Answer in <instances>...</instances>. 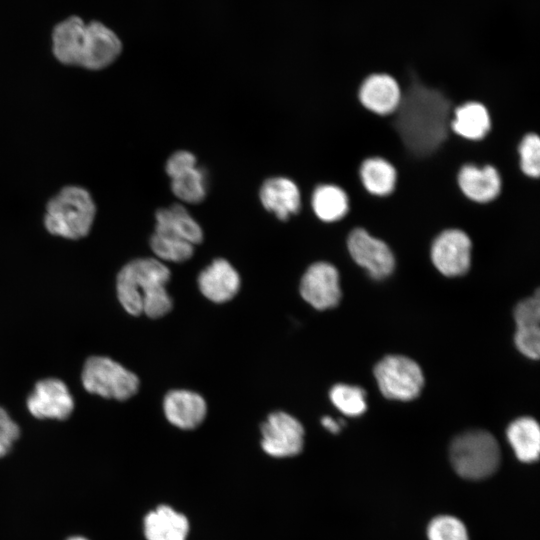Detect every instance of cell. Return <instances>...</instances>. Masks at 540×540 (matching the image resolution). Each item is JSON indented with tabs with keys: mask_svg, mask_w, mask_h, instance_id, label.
I'll return each mask as SVG.
<instances>
[{
	"mask_svg": "<svg viewBox=\"0 0 540 540\" xmlns=\"http://www.w3.org/2000/svg\"><path fill=\"white\" fill-rule=\"evenodd\" d=\"M155 220V232L186 240L193 245L203 240L201 226L181 204L158 209Z\"/></svg>",
	"mask_w": 540,
	"mask_h": 540,
	"instance_id": "ffe728a7",
	"label": "cell"
},
{
	"mask_svg": "<svg viewBox=\"0 0 540 540\" xmlns=\"http://www.w3.org/2000/svg\"><path fill=\"white\" fill-rule=\"evenodd\" d=\"M262 448L273 457L299 454L304 445V428L292 415L276 411L261 426Z\"/></svg>",
	"mask_w": 540,
	"mask_h": 540,
	"instance_id": "30bf717a",
	"label": "cell"
},
{
	"mask_svg": "<svg viewBox=\"0 0 540 540\" xmlns=\"http://www.w3.org/2000/svg\"><path fill=\"white\" fill-rule=\"evenodd\" d=\"M457 185L462 195L476 204L496 200L502 191V177L492 164H463L457 173Z\"/></svg>",
	"mask_w": 540,
	"mask_h": 540,
	"instance_id": "5bb4252c",
	"label": "cell"
},
{
	"mask_svg": "<svg viewBox=\"0 0 540 540\" xmlns=\"http://www.w3.org/2000/svg\"><path fill=\"white\" fill-rule=\"evenodd\" d=\"M518 167L527 178L540 176V137L537 132H528L520 139L517 148Z\"/></svg>",
	"mask_w": 540,
	"mask_h": 540,
	"instance_id": "83f0119b",
	"label": "cell"
},
{
	"mask_svg": "<svg viewBox=\"0 0 540 540\" xmlns=\"http://www.w3.org/2000/svg\"><path fill=\"white\" fill-rule=\"evenodd\" d=\"M197 166L195 155L186 150H179L173 153L167 160L165 170L167 175L172 178L175 175Z\"/></svg>",
	"mask_w": 540,
	"mask_h": 540,
	"instance_id": "4dcf8cb0",
	"label": "cell"
},
{
	"mask_svg": "<svg viewBox=\"0 0 540 540\" xmlns=\"http://www.w3.org/2000/svg\"><path fill=\"white\" fill-rule=\"evenodd\" d=\"M81 380L89 393L119 401L135 395L140 385L136 374L104 356H92L86 360Z\"/></svg>",
	"mask_w": 540,
	"mask_h": 540,
	"instance_id": "8992f818",
	"label": "cell"
},
{
	"mask_svg": "<svg viewBox=\"0 0 540 540\" xmlns=\"http://www.w3.org/2000/svg\"><path fill=\"white\" fill-rule=\"evenodd\" d=\"M188 532L187 518L166 505L157 507L144 519L147 540H186Z\"/></svg>",
	"mask_w": 540,
	"mask_h": 540,
	"instance_id": "603a6c76",
	"label": "cell"
},
{
	"mask_svg": "<svg viewBox=\"0 0 540 540\" xmlns=\"http://www.w3.org/2000/svg\"><path fill=\"white\" fill-rule=\"evenodd\" d=\"M358 173L362 187L371 196L387 197L395 191L398 180L397 169L383 157L365 158L360 164Z\"/></svg>",
	"mask_w": 540,
	"mask_h": 540,
	"instance_id": "7402d4cb",
	"label": "cell"
},
{
	"mask_svg": "<svg viewBox=\"0 0 540 540\" xmlns=\"http://www.w3.org/2000/svg\"><path fill=\"white\" fill-rule=\"evenodd\" d=\"M374 376L381 393L388 399L409 401L423 387L424 377L419 365L402 355H389L374 367Z\"/></svg>",
	"mask_w": 540,
	"mask_h": 540,
	"instance_id": "52a82bcc",
	"label": "cell"
},
{
	"mask_svg": "<svg viewBox=\"0 0 540 540\" xmlns=\"http://www.w3.org/2000/svg\"><path fill=\"white\" fill-rule=\"evenodd\" d=\"M507 439L517 458L525 463H532L539 457L540 429L535 419L521 417L507 428Z\"/></svg>",
	"mask_w": 540,
	"mask_h": 540,
	"instance_id": "cb8c5ba5",
	"label": "cell"
},
{
	"mask_svg": "<svg viewBox=\"0 0 540 540\" xmlns=\"http://www.w3.org/2000/svg\"><path fill=\"white\" fill-rule=\"evenodd\" d=\"M329 396L333 405L347 416H359L366 411V393L360 387L337 384L331 388Z\"/></svg>",
	"mask_w": 540,
	"mask_h": 540,
	"instance_id": "4316f807",
	"label": "cell"
},
{
	"mask_svg": "<svg viewBox=\"0 0 540 540\" xmlns=\"http://www.w3.org/2000/svg\"><path fill=\"white\" fill-rule=\"evenodd\" d=\"M402 97L399 81L388 72H372L366 75L357 90L361 106L378 116L392 115Z\"/></svg>",
	"mask_w": 540,
	"mask_h": 540,
	"instance_id": "7c38bea8",
	"label": "cell"
},
{
	"mask_svg": "<svg viewBox=\"0 0 540 540\" xmlns=\"http://www.w3.org/2000/svg\"><path fill=\"white\" fill-rule=\"evenodd\" d=\"M201 293L215 303L231 300L239 291L240 277L236 269L223 258L211 262L198 276Z\"/></svg>",
	"mask_w": 540,
	"mask_h": 540,
	"instance_id": "2e32d148",
	"label": "cell"
},
{
	"mask_svg": "<svg viewBox=\"0 0 540 540\" xmlns=\"http://www.w3.org/2000/svg\"><path fill=\"white\" fill-rule=\"evenodd\" d=\"M119 37L99 21L84 24L73 35L64 64L89 70H101L111 65L120 55Z\"/></svg>",
	"mask_w": 540,
	"mask_h": 540,
	"instance_id": "5b68a950",
	"label": "cell"
},
{
	"mask_svg": "<svg viewBox=\"0 0 540 540\" xmlns=\"http://www.w3.org/2000/svg\"><path fill=\"white\" fill-rule=\"evenodd\" d=\"M27 408L38 419L65 420L74 409V400L63 381L49 378L36 383Z\"/></svg>",
	"mask_w": 540,
	"mask_h": 540,
	"instance_id": "4fadbf2b",
	"label": "cell"
},
{
	"mask_svg": "<svg viewBox=\"0 0 540 540\" xmlns=\"http://www.w3.org/2000/svg\"><path fill=\"white\" fill-rule=\"evenodd\" d=\"M67 540H87V539L84 538V537L74 536V537H71V538H69Z\"/></svg>",
	"mask_w": 540,
	"mask_h": 540,
	"instance_id": "d6a6232c",
	"label": "cell"
},
{
	"mask_svg": "<svg viewBox=\"0 0 540 540\" xmlns=\"http://www.w3.org/2000/svg\"><path fill=\"white\" fill-rule=\"evenodd\" d=\"M427 535L429 540H469L465 525L450 515L435 517L429 523Z\"/></svg>",
	"mask_w": 540,
	"mask_h": 540,
	"instance_id": "f1b7e54d",
	"label": "cell"
},
{
	"mask_svg": "<svg viewBox=\"0 0 540 540\" xmlns=\"http://www.w3.org/2000/svg\"><path fill=\"white\" fill-rule=\"evenodd\" d=\"M170 179L171 190L180 200L191 204L204 200L207 192V178L202 168L195 166Z\"/></svg>",
	"mask_w": 540,
	"mask_h": 540,
	"instance_id": "d4e9b609",
	"label": "cell"
},
{
	"mask_svg": "<svg viewBox=\"0 0 540 540\" xmlns=\"http://www.w3.org/2000/svg\"><path fill=\"white\" fill-rule=\"evenodd\" d=\"M259 198L263 207L281 221L288 220L301 208V193L298 185L283 176L266 179L261 185Z\"/></svg>",
	"mask_w": 540,
	"mask_h": 540,
	"instance_id": "9a60e30c",
	"label": "cell"
},
{
	"mask_svg": "<svg viewBox=\"0 0 540 540\" xmlns=\"http://www.w3.org/2000/svg\"><path fill=\"white\" fill-rule=\"evenodd\" d=\"M472 240L463 229L450 227L432 240L430 258L435 268L448 277L462 276L470 268Z\"/></svg>",
	"mask_w": 540,
	"mask_h": 540,
	"instance_id": "ba28073f",
	"label": "cell"
},
{
	"mask_svg": "<svg viewBox=\"0 0 540 540\" xmlns=\"http://www.w3.org/2000/svg\"><path fill=\"white\" fill-rule=\"evenodd\" d=\"M450 129L461 139L481 141L492 129L491 114L483 103L475 100L466 101L454 108Z\"/></svg>",
	"mask_w": 540,
	"mask_h": 540,
	"instance_id": "d6986e66",
	"label": "cell"
},
{
	"mask_svg": "<svg viewBox=\"0 0 540 540\" xmlns=\"http://www.w3.org/2000/svg\"><path fill=\"white\" fill-rule=\"evenodd\" d=\"M150 247L159 259L177 263L190 259L194 253V245L190 242L155 231L150 238Z\"/></svg>",
	"mask_w": 540,
	"mask_h": 540,
	"instance_id": "484cf974",
	"label": "cell"
},
{
	"mask_svg": "<svg viewBox=\"0 0 540 540\" xmlns=\"http://www.w3.org/2000/svg\"><path fill=\"white\" fill-rule=\"evenodd\" d=\"M95 215L96 206L89 191L70 185L48 201L44 225L52 235L78 240L88 235Z\"/></svg>",
	"mask_w": 540,
	"mask_h": 540,
	"instance_id": "3957f363",
	"label": "cell"
},
{
	"mask_svg": "<svg viewBox=\"0 0 540 540\" xmlns=\"http://www.w3.org/2000/svg\"><path fill=\"white\" fill-rule=\"evenodd\" d=\"M170 275L169 269L155 258L128 262L119 271L116 281L120 304L134 316L163 317L173 305L166 289Z\"/></svg>",
	"mask_w": 540,
	"mask_h": 540,
	"instance_id": "7a4b0ae2",
	"label": "cell"
},
{
	"mask_svg": "<svg viewBox=\"0 0 540 540\" xmlns=\"http://www.w3.org/2000/svg\"><path fill=\"white\" fill-rule=\"evenodd\" d=\"M311 207L320 221L335 223L348 216L350 198L342 186L336 183H321L311 194Z\"/></svg>",
	"mask_w": 540,
	"mask_h": 540,
	"instance_id": "44dd1931",
	"label": "cell"
},
{
	"mask_svg": "<svg viewBox=\"0 0 540 540\" xmlns=\"http://www.w3.org/2000/svg\"><path fill=\"white\" fill-rule=\"evenodd\" d=\"M390 123L406 153L416 161L434 159L452 148L459 137L450 129L458 105L442 88L428 84L409 68L407 83Z\"/></svg>",
	"mask_w": 540,
	"mask_h": 540,
	"instance_id": "6da1fadb",
	"label": "cell"
},
{
	"mask_svg": "<svg viewBox=\"0 0 540 540\" xmlns=\"http://www.w3.org/2000/svg\"><path fill=\"white\" fill-rule=\"evenodd\" d=\"M19 435V426L12 420L7 411L0 407V458L10 451L13 442Z\"/></svg>",
	"mask_w": 540,
	"mask_h": 540,
	"instance_id": "f546056e",
	"label": "cell"
},
{
	"mask_svg": "<svg viewBox=\"0 0 540 540\" xmlns=\"http://www.w3.org/2000/svg\"><path fill=\"white\" fill-rule=\"evenodd\" d=\"M300 293L317 310L334 308L341 299L338 270L329 262L313 263L302 276Z\"/></svg>",
	"mask_w": 540,
	"mask_h": 540,
	"instance_id": "8fae6325",
	"label": "cell"
},
{
	"mask_svg": "<svg viewBox=\"0 0 540 540\" xmlns=\"http://www.w3.org/2000/svg\"><path fill=\"white\" fill-rule=\"evenodd\" d=\"M449 454L456 473L471 480L492 475L501 459L497 440L484 430H469L456 436L451 442Z\"/></svg>",
	"mask_w": 540,
	"mask_h": 540,
	"instance_id": "277c9868",
	"label": "cell"
},
{
	"mask_svg": "<svg viewBox=\"0 0 540 540\" xmlns=\"http://www.w3.org/2000/svg\"><path fill=\"white\" fill-rule=\"evenodd\" d=\"M347 249L353 261L377 280L388 277L395 268L390 246L363 227H353L347 235Z\"/></svg>",
	"mask_w": 540,
	"mask_h": 540,
	"instance_id": "9c48e42d",
	"label": "cell"
},
{
	"mask_svg": "<svg viewBox=\"0 0 540 540\" xmlns=\"http://www.w3.org/2000/svg\"><path fill=\"white\" fill-rule=\"evenodd\" d=\"M321 423L325 429L333 434H336L341 430V424L329 416L323 417Z\"/></svg>",
	"mask_w": 540,
	"mask_h": 540,
	"instance_id": "1f68e13d",
	"label": "cell"
},
{
	"mask_svg": "<svg viewBox=\"0 0 540 540\" xmlns=\"http://www.w3.org/2000/svg\"><path fill=\"white\" fill-rule=\"evenodd\" d=\"M514 319L517 325L515 345L526 357L538 359L540 353V298L539 292L535 296L522 300L514 310Z\"/></svg>",
	"mask_w": 540,
	"mask_h": 540,
	"instance_id": "e0dca14e",
	"label": "cell"
},
{
	"mask_svg": "<svg viewBox=\"0 0 540 540\" xmlns=\"http://www.w3.org/2000/svg\"><path fill=\"white\" fill-rule=\"evenodd\" d=\"M163 409L172 425L186 430L199 426L207 412L202 396L189 390H172L167 393Z\"/></svg>",
	"mask_w": 540,
	"mask_h": 540,
	"instance_id": "ac0fdd59",
	"label": "cell"
}]
</instances>
